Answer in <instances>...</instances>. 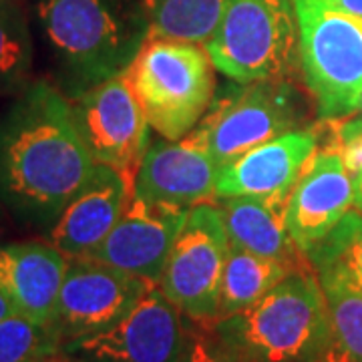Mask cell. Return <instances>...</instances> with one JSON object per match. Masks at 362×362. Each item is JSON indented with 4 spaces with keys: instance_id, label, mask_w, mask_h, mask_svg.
I'll return each instance as SVG.
<instances>
[{
    "instance_id": "d4e9b609",
    "label": "cell",
    "mask_w": 362,
    "mask_h": 362,
    "mask_svg": "<svg viewBox=\"0 0 362 362\" xmlns=\"http://www.w3.org/2000/svg\"><path fill=\"white\" fill-rule=\"evenodd\" d=\"M187 324V342L183 362H238L221 349L220 342L214 338L207 324L189 320Z\"/></svg>"
},
{
    "instance_id": "7402d4cb",
    "label": "cell",
    "mask_w": 362,
    "mask_h": 362,
    "mask_svg": "<svg viewBox=\"0 0 362 362\" xmlns=\"http://www.w3.org/2000/svg\"><path fill=\"white\" fill-rule=\"evenodd\" d=\"M33 39L18 0H0V95H18L30 85Z\"/></svg>"
},
{
    "instance_id": "ac0fdd59",
    "label": "cell",
    "mask_w": 362,
    "mask_h": 362,
    "mask_svg": "<svg viewBox=\"0 0 362 362\" xmlns=\"http://www.w3.org/2000/svg\"><path fill=\"white\" fill-rule=\"evenodd\" d=\"M292 189L272 195L218 197L216 204L221 209L230 242L259 256L280 259L292 268L310 264L288 232Z\"/></svg>"
},
{
    "instance_id": "7c38bea8",
    "label": "cell",
    "mask_w": 362,
    "mask_h": 362,
    "mask_svg": "<svg viewBox=\"0 0 362 362\" xmlns=\"http://www.w3.org/2000/svg\"><path fill=\"white\" fill-rule=\"evenodd\" d=\"M189 209L147 202L131 195L115 228L89 258L117 270L159 284L169 252L180 235Z\"/></svg>"
},
{
    "instance_id": "484cf974",
    "label": "cell",
    "mask_w": 362,
    "mask_h": 362,
    "mask_svg": "<svg viewBox=\"0 0 362 362\" xmlns=\"http://www.w3.org/2000/svg\"><path fill=\"white\" fill-rule=\"evenodd\" d=\"M14 314H18L16 310V306H14V302L11 300V296L4 292V288L0 286V320H6V318H11Z\"/></svg>"
},
{
    "instance_id": "ba28073f",
    "label": "cell",
    "mask_w": 362,
    "mask_h": 362,
    "mask_svg": "<svg viewBox=\"0 0 362 362\" xmlns=\"http://www.w3.org/2000/svg\"><path fill=\"white\" fill-rule=\"evenodd\" d=\"M228 250L230 235L220 206L207 202L192 207L159 280L161 292L187 320L209 324L218 318Z\"/></svg>"
},
{
    "instance_id": "f1b7e54d",
    "label": "cell",
    "mask_w": 362,
    "mask_h": 362,
    "mask_svg": "<svg viewBox=\"0 0 362 362\" xmlns=\"http://www.w3.org/2000/svg\"><path fill=\"white\" fill-rule=\"evenodd\" d=\"M332 2H337L338 6H342L349 13L362 16V0H332Z\"/></svg>"
},
{
    "instance_id": "9a60e30c",
    "label": "cell",
    "mask_w": 362,
    "mask_h": 362,
    "mask_svg": "<svg viewBox=\"0 0 362 362\" xmlns=\"http://www.w3.org/2000/svg\"><path fill=\"white\" fill-rule=\"evenodd\" d=\"M316 151L318 133L314 127H300L259 143L221 165L216 181V199L292 189Z\"/></svg>"
},
{
    "instance_id": "6da1fadb",
    "label": "cell",
    "mask_w": 362,
    "mask_h": 362,
    "mask_svg": "<svg viewBox=\"0 0 362 362\" xmlns=\"http://www.w3.org/2000/svg\"><path fill=\"white\" fill-rule=\"evenodd\" d=\"M95 168L57 85L30 83L0 115V206L23 223L49 230Z\"/></svg>"
},
{
    "instance_id": "5bb4252c",
    "label": "cell",
    "mask_w": 362,
    "mask_h": 362,
    "mask_svg": "<svg viewBox=\"0 0 362 362\" xmlns=\"http://www.w3.org/2000/svg\"><path fill=\"white\" fill-rule=\"evenodd\" d=\"M354 209V185L334 149H318L298 177L288 204V232L302 256L312 254L330 238Z\"/></svg>"
},
{
    "instance_id": "d6986e66",
    "label": "cell",
    "mask_w": 362,
    "mask_h": 362,
    "mask_svg": "<svg viewBox=\"0 0 362 362\" xmlns=\"http://www.w3.org/2000/svg\"><path fill=\"white\" fill-rule=\"evenodd\" d=\"M292 270L296 268L280 259L254 254L230 242L228 258L221 274L218 318L252 306L264 294H268L274 286L280 284Z\"/></svg>"
},
{
    "instance_id": "4fadbf2b",
    "label": "cell",
    "mask_w": 362,
    "mask_h": 362,
    "mask_svg": "<svg viewBox=\"0 0 362 362\" xmlns=\"http://www.w3.org/2000/svg\"><path fill=\"white\" fill-rule=\"evenodd\" d=\"M220 165L197 129L181 139L149 143L133 183V195L147 202L192 207L216 202Z\"/></svg>"
},
{
    "instance_id": "9c48e42d",
    "label": "cell",
    "mask_w": 362,
    "mask_h": 362,
    "mask_svg": "<svg viewBox=\"0 0 362 362\" xmlns=\"http://www.w3.org/2000/svg\"><path fill=\"white\" fill-rule=\"evenodd\" d=\"M69 101L95 163L117 171L133 194L135 175L151 143V127L131 89L127 73L107 78Z\"/></svg>"
},
{
    "instance_id": "52a82bcc",
    "label": "cell",
    "mask_w": 362,
    "mask_h": 362,
    "mask_svg": "<svg viewBox=\"0 0 362 362\" xmlns=\"http://www.w3.org/2000/svg\"><path fill=\"white\" fill-rule=\"evenodd\" d=\"M304 121L306 99L290 78L233 81L220 97H214L195 129L221 168L259 143L306 127Z\"/></svg>"
},
{
    "instance_id": "277c9868",
    "label": "cell",
    "mask_w": 362,
    "mask_h": 362,
    "mask_svg": "<svg viewBox=\"0 0 362 362\" xmlns=\"http://www.w3.org/2000/svg\"><path fill=\"white\" fill-rule=\"evenodd\" d=\"M125 73L149 127L163 139L192 133L216 97V66L192 40L147 39Z\"/></svg>"
},
{
    "instance_id": "cb8c5ba5",
    "label": "cell",
    "mask_w": 362,
    "mask_h": 362,
    "mask_svg": "<svg viewBox=\"0 0 362 362\" xmlns=\"http://www.w3.org/2000/svg\"><path fill=\"white\" fill-rule=\"evenodd\" d=\"M332 262L344 264L358 280H362V216L356 209H352L340 221V226L310 258L314 270Z\"/></svg>"
},
{
    "instance_id": "5b68a950",
    "label": "cell",
    "mask_w": 362,
    "mask_h": 362,
    "mask_svg": "<svg viewBox=\"0 0 362 362\" xmlns=\"http://www.w3.org/2000/svg\"><path fill=\"white\" fill-rule=\"evenodd\" d=\"M300 73L322 121L358 111L362 97V16L332 0H294Z\"/></svg>"
},
{
    "instance_id": "d6a6232c",
    "label": "cell",
    "mask_w": 362,
    "mask_h": 362,
    "mask_svg": "<svg viewBox=\"0 0 362 362\" xmlns=\"http://www.w3.org/2000/svg\"><path fill=\"white\" fill-rule=\"evenodd\" d=\"M65 362H71V361H69V358H65Z\"/></svg>"
},
{
    "instance_id": "44dd1931",
    "label": "cell",
    "mask_w": 362,
    "mask_h": 362,
    "mask_svg": "<svg viewBox=\"0 0 362 362\" xmlns=\"http://www.w3.org/2000/svg\"><path fill=\"white\" fill-rule=\"evenodd\" d=\"M228 0H139L149 39L192 40L204 45L220 23Z\"/></svg>"
},
{
    "instance_id": "ffe728a7",
    "label": "cell",
    "mask_w": 362,
    "mask_h": 362,
    "mask_svg": "<svg viewBox=\"0 0 362 362\" xmlns=\"http://www.w3.org/2000/svg\"><path fill=\"white\" fill-rule=\"evenodd\" d=\"M334 342L354 362H362V282L352 272L332 262L318 268Z\"/></svg>"
},
{
    "instance_id": "2e32d148",
    "label": "cell",
    "mask_w": 362,
    "mask_h": 362,
    "mask_svg": "<svg viewBox=\"0 0 362 362\" xmlns=\"http://www.w3.org/2000/svg\"><path fill=\"white\" fill-rule=\"evenodd\" d=\"M131 195L129 185L117 171L97 165L89 181L45 232V240L66 258L89 256L115 228Z\"/></svg>"
},
{
    "instance_id": "4dcf8cb0",
    "label": "cell",
    "mask_w": 362,
    "mask_h": 362,
    "mask_svg": "<svg viewBox=\"0 0 362 362\" xmlns=\"http://www.w3.org/2000/svg\"><path fill=\"white\" fill-rule=\"evenodd\" d=\"M356 113H361L362 115V97H361V103H358V111H356Z\"/></svg>"
},
{
    "instance_id": "8992f818",
    "label": "cell",
    "mask_w": 362,
    "mask_h": 362,
    "mask_svg": "<svg viewBox=\"0 0 362 362\" xmlns=\"http://www.w3.org/2000/svg\"><path fill=\"white\" fill-rule=\"evenodd\" d=\"M204 47L216 71L238 83L290 78L300 71L294 0H228Z\"/></svg>"
},
{
    "instance_id": "e0dca14e",
    "label": "cell",
    "mask_w": 362,
    "mask_h": 362,
    "mask_svg": "<svg viewBox=\"0 0 362 362\" xmlns=\"http://www.w3.org/2000/svg\"><path fill=\"white\" fill-rule=\"evenodd\" d=\"M69 258L47 240L0 244V286L16 310L51 328Z\"/></svg>"
},
{
    "instance_id": "f546056e",
    "label": "cell",
    "mask_w": 362,
    "mask_h": 362,
    "mask_svg": "<svg viewBox=\"0 0 362 362\" xmlns=\"http://www.w3.org/2000/svg\"><path fill=\"white\" fill-rule=\"evenodd\" d=\"M49 362H65V356H63V354L59 352V354H57L54 358H51V361H49Z\"/></svg>"
},
{
    "instance_id": "3957f363",
    "label": "cell",
    "mask_w": 362,
    "mask_h": 362,
    "mask_svg": "<svg viewBox=\"0 0 362 362\" xmlns=\"http://www.w3.org/2000/svg\"><path fill=\"white\" fill-rule=\"evenodd\" d=\"M37 16L69 99L127 71L149 39L139 0H39Z\"/></svg>"
},
{
    "instance_id": "8fae6325",
    "label": "cell",
    "mask_w": 362,
    "mask_h": 362,
    "mask_svg": "<svg viewBox=\"0 0 362 362\" xmlns=\"http://www.w3.org/2000/svg\"><path fill=\"white\" fill-rule=\"evenodd\" d=\"M149 288L151 282L99 259L69 258L51 330L61 346L73 338L101 332L125 318Z\"/></svg>"
},
{
    "instance_id": "4316f807",
    "label": "cell",
    "mask_w": 362,
    "mask_h": 362,
    "mask_svg": "<svg viewBox=\"0 0 362 362\" xmlns=\"http://www.w3.org/2000/svg\"><path fill=\"white\" fill-rule=\"evenodd\" d=\"M320 362H354V361L350 358L344 350H340V346H338L337 342H334V344L330 346V350L324 354V358Z\"/></svg>"
},
{
    "instance_id": "603a6c76",
    "label": "cell",
    "mask_w": 362,
    "mask_h": 362,
    "mask_svg": "<svg viewBox=\"0 0 362 362\" xmlns=\"http://www.w3.org/2000/svg\"><path fill=\"white\" fill-rule=\"evenodd\" d=\"M61 352V342L49 326L21 314L0 320V362H49Z\"/></svg>"
},
{
    "instance_id": "1f68e13d",
    "label": "cell",
    "mask_w": 362,
    "mask_h": 362,
    "mask_svg": "<svg viewBox=\"0 0 362 362\" xmlns=\"http://www.w3.org/2000/svg\"><path fill=\"white\" fill-rule=\"evenodd\" d=\"M0 214H2V206H0Z\"/></svg>"
},
{
    "instance_id": "83f0119b",
    "label": "cell",
    "mask_w": 362,
    "mask_h": 362,
    "mask_svg": "<svg viewBox=\"0 0 362 362\" xmlns=\"http://www.w3.org/2000/svg\"><path fill=\"white\" fill-rule=\"evenodd\" d=\"M352 185H354V209L362 216V171L352 177Z\"/></svg>"
},
{
    "instance_id": "7a4b0ae2",
    "label": "cell",
    "mask_w": 362,
    "mask_h": 362,
    "mask_svg": "<svg viewBox=\"0 0 362 362\" xmlns=\"http://www.w3.org/2000/svg\"><path fill=\"white\" fill-rule=\"evenodd\" d=\"M238 362H320L334 344L328 304L312 264L292 270L244 310L207 324Z\"/></svg>"
},
{
    "instance_id": "30bf717a",
    "label": "cell",
    "mask_w": 362,
    "mask_h": 362,
    "mask_svg": "<svg viewBox=\"0 0 362 362\" xmlns=\"http://www.w3.org/2000/svg\"><path fill=\"white\" fill-rule=\"evenodd\" d=\"M187 324L159 284L143 294L119 322L61 346L71 362H183Z\"/></svg>"
},
{
    "instance_id": "836d02e7",
    "label": "cell",
    "mask_w": 362,
    "mask_h": 362,
    "mask_svg": "<svg viewBox=\"0 0 362 362\" xmlns=\"http://www.w3.org/2000/svg\"><path fill=\"white\" fill-rule=\"evenodd\" d=\"M361 282H362V280H361Z\"/></svg>"
}]
</instances>
